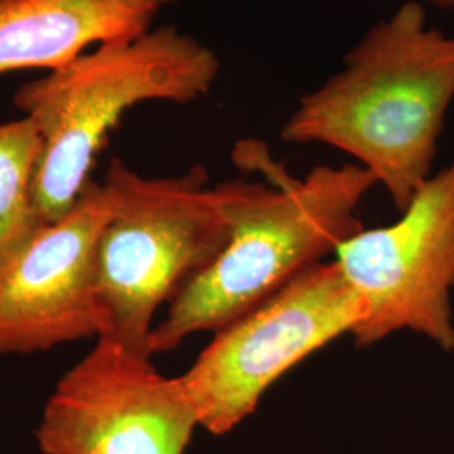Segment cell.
Segmentation results:
<instances>
[{
	"instance_id": "6da1fadb",
	"label": "cell",
	"mask_w": 454,
	"mask_h": 454,
	"mask_svg": "<svg viewBox=\"0 0 454 454\" xmlns=\"http://www.w3.org/2000/svg\"><path fill=\"white\" fill-rule=\"evenodd\" d=\"M453 101L454 35L429 26L424 4L406 0L300 98L281 140L350 155L403 212L433 176Z\"/></svg>"
},
{
	"instance_id": "7a4b0ae2",
	"label": "cell",
	"mask_w": 454,
	"mask_h": 454,
	"mask_svg": "<svg viewBox=\"0 0 454 454\" xmlns=\"http://www.w3.org/2000/svg\"><path fill=\"white\" fill-rule=\"evenodd\" d=\"M273 174L270 184L236 179L215 185L229 239L155 325L152 356L234 322L364 229L358 207L377 187L364 167L320 165L303 179Z\"/></svg>"
},
{
	"instance_id": "3957f363",
	"label": "cell",
	"mask_w": 454,
	"mask_h": 454,
	"mask_svg": "<svg viewBox=\"0 0 454 454\" xmlns=\"http://www.w3.org/2000/svg\"><path fill=\"white\" fill-rule=\"evenodd\" d=\"M221 61L174 26L84 51L41 80L22 84L17 108L35 125L43 155L35 197L51 224L71 211L110 131L145 101L185 105L206 97Z\"/></svg>"
},
{
	"instance_id": "277c9868",
	"label": "cell",
	"mask_w": 454,
	"mask_h": 454,
	"mask_svg": "<svg viewBox=\"0 0 454 454\" xmlns=\"http://www.w3.org/2000/svg\"><path fill=\"white\" fill-rule=\"evenodd\" d=\"M101 185L112 204L97 253L101 337L152 357L157 309L224 249L226 215L202 165L182 176L144 177L114 159Z\"/></svg>"
},
{
	"instance_id": "5b68a950",
	"label": "cell",
	"mask_w": 454,
	"mask_h": 454,
	"mask_svg": "<svg viewBox=\"0 0 454 454\" xmlns=\"http://www.w3.org/2000/svg\"><path fill=\"white\" fill-rule=\"evenodd\" d=\"M362 317L360 298L337 261H324L214 332L192 367L179 375L199 426L215 436L232 431L278 379L341 335H352Z\"/></svg>"
},
{
	"instance_id": "8992f818",
	"label": "cell",
	"mask_w": 454,
	"mask_h": 454,
	"mask_svg": "<svg viewBox=\"0 0 454 454\" xmlns=\"http://www.w3.org/2000/svg\"><path fill=\"white\" fill-rule=\"evenodd\" d=\"M333 256L364 309L358 347L409 330L454 352V159L394 224L360 229Z\"/></svg>"
},
{
	"instance_id": "52a82bcc",
	"label": "cell",
	"mask_w": 454,
	"mask_h": 454,
	"mask_svg": "<svg viewBox=\"0 0 454 454\" xmlns=\"http://www.w3.org/2000/svg\"><path fill=\"white\" fill-rule=\"evenodd\" d=\"M197 426L180 377L101 337L52 390L35 436L43 454H184Z\"/></svg>"
},
{
	"instance_id": "ba28073f",
	"label": "cell",
	"mask_w": 454,
	"mask_h": 454,
	"mask_svg": "<svg viewBox=\"0 0 454 454\" xmlns=\"http://www.w3.org/2000/svg\"><path fill=\"white\" fill-rule=\"evenodd\" d=\"M110 214L101 182L90 180L74 207L44 227L0 278V357L103 335L97 253Z\"/></svg>"
},
{
	"instance_id": "9c48e42d",
	"label": "cell",
	"mask_w": 454,
	"mask_h": 454,
	"mask_svg": "<svg viewBox=\"0 0 454 454\" xmlns=\"http://www.w3.org/2000/svg\"><path fill=\"white\" fill-rule=\"evenodd\" d=\"M159 0H0V74L52 71L99 44L152 29Z\"/></svg>"
},
{
	"instance_id": "30bf717a",
	"label": "cell",
	"mask_w": 454,
	"mask_h": 454,
	"mask_svg": "<svg viewBox=\"0 0 454 454\" xmlns=\"http://www.w3.org/2000/svg\"><path fill=\"white\" fill-rule=\"evenodd\" d=\"M41 155L29 118L0 123V278L48 226L35 197Z\"/></svg>"
},
{
	"instance_id": "8fae6325",
	"label": "cell",
	"mask_w": 454,
	"mask_h": 454,
	"mask_svg": "<svg viewBox=\"0 0 454 454\" xmlns=\"http://www.w3.org/2000/svg\"><path fill=\"white\" fill-rule=\"evenodd\" d=\"M421 4H427V5H433V7H438V9H444V11H454V0H418Z\"/></svg>"
},
{
	"instance_id": "7c38bea8",
	"label": "cell",
	"mask_w": 454,
	"mask_h": 454,
	"mask_svg": "<svg viewBox=\"0 0 454 454\" xmlns=\"http://www.w3.org/2000/svg\"><path fill=\"white\" fill-rule=\"evenodd\" d=\"M160 5H167V4H174V2H179V0H159Z\"/></svg>"
}]
</instances>
